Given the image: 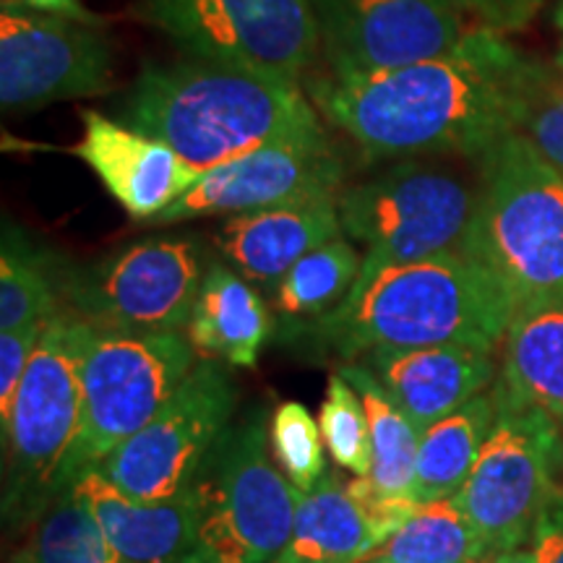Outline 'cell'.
Listing matches in <instances>:
<instances>
[{"label":"cell","mask_w":563,"mask_h":563,"mask_svg":"<svg viewBox=\"0 0 563 563\" xmlns=\"http://www.w3.org/2000/svg\"><path fill=\"white\" fill-rule=\"evenodd\" d=\"M481 165L460 251L501 282L517 311L563 302V175L525 133L506 136Z\"/></svg>","instance_id":"277c9868"},{"label":"cell","mask_w":563,"mask_h":563,"mask_svg":"<svg viewBox=\"0 0 563 563\" xmlns=\"http://www.w3.org/2000/svg\"><path fill=\"white\" fill-rule=\"evenodd\" d=\"M553 26L555 32H559V51H555L553 63L563 70V0H559V5H555L553 11Z\"/></svg>","instance_id":"8d00e7d4"},{"label":"cell","mask_w":563,"mask_h":563,"mask_svg":"<svg viewBox=\"0 0 563 563\" xmlns=\"http://www.w3.org/2000/svg\"><path fill=\"white\" fill-rule=\"evenodd\" d=\"M519 133L563 175V70L534 58Z\"/></svg>","instance_id":"4dcf8cb0"},{"label":"cell","mask_w":563,"mask_h":563,"mask_svg":"<svg viewBox=\"0 0 563 563\" xmlns=\"http://www.w3.org/2000/svg\"><path fill=\"white\" fill-rule=\"evenodd\" d=\"M81 418V321L58 311L45 323L3 431L5 522H37L55 496L68 488L66 470Z\"/></svg>","instance_id":"8992f818"},{"label":"cell","mask_w":563,"mask_h":563,"mask_svg":"<svg viewBox=\"0 0 563 563\" xmlns=\"http://www.w3.org/2000/svg\"><path fill=\"white\" fill-rule=\"evenodd\" d=\"M207 266L196 238H146L84 269H63V311L110 332H186Z\"/></svg>","instance_id":"9c48e42d"},{"label":"cell","mask_w":563,"mask_h":563,"mask_svg":"<svg viewBox=\"0 0 563 563\" xmlns=\"http://www.w3.org/2000/svg\"><path fill=\"white\" fill-rule=\"evenodd\" d=\"M485 563H490V561H485Z\"/></svg>","instance_id":"f35d334b"},{"label":"cell","mask_w":563,"mask_h":563,"mask_svg":"<svg viewBox=\"0 0 563 563\" xmlns=\"http://www.w3.org/2000/svg\"><path fill=\"white\" fill-rule=\"evenodd\" d=\"M344 162L329 133L282 139L203 173L196 186L150 224H178L201 217H235L298 201L336 199Z\"/></svg>","instance_id":"9a60e30c"},{"label":"cell","mask_w":563,"mask_h":563,"mask_svg":"<svg viewBox=\"0 0 563 563\" xmlns=\"http://www.w3.org/2000/svg\"><path fill=\"white\" fill-rule=\"evenodd\" d=\"M63 311V269L5 222L0 251V332L47 321Z\"/></svg>","instance_id":"484cf974"},{"label":"cell","mask_w":563,"mask_h":563,"mask_svg":"<svg viewBox=\"0 0 563 563\" xmlns=\"http://www.w3.org/2000/svg\"><path fill=\"white\" fill-rule=\"evenodd\" d=\"M11 563H123L74 488L55 496Z\"/></svg>","instance_id":"83f0119b"},{"label":"cell","mask_w":563,"mask_h":563,"mask_svg":"<svg viewBox=\"0 0 563 563\" xmlns=\"http://www.w3.org/2000/svg\"><path fill=\"white\" fill-rule=\"evenodd\" d=\"M493 397L496 422L454 498L485 548L498 555L532 538L540 514L559 496L555 473L563 464V431L545 412L514 402L498 386H493Z\"/></svg>","instance_id":"30bf717a"},{"label":"cell","mask_w":563,"mask_h":563,"mask_svg":"<svg viewBox=\"0 0 563 563\" xmlns=\"http://www.w3.org/2000/svg\"><path fill=\"white\" fill-rule=\"evenodd\" d=\"M490 355L493 352L460 344H439L373 350L361 357V363L422 433L488 389L496 376Z\"/></svg>","instance_id":"e0dca14e"},{"label":"cell","mask_w":563,"mask_h":563,"mask_svg":"<svg viewBox=\"0 0 563 563\" xmlns=\"http://www.w3.org/2000/svg\"><path fill=\"white\" fill-rule=\"evenodd\" d=\"M545 0H460L475 24L488 26L498 34L522 32L532 24Z\"/></svg>","instance_id":"d6a6232c"},{"label":"cell","mask_w":563,"mask_h":563,"mask_svg":"<svg viewBox=\"0 0 563 563\" xmlns=\"http://www.w3.org/2000/svg\"><path fill=\"white\" fill-rule=\"evenodd\" d=\"M47 321L30 323V327L0 332V428H9L11 410L16 402L19 386L24 382V373L30 368L40 336L45 332Z\"/></svg>","instance_id":"1f68e13d"},{"label":"cell","mask_w":563,"mask_h":563,"mask_svg":"<svg viewBox=\"0 0 563 563\" xmlns=\"http://www.w3.org/2000/svg\"><path fill=\"white\" fill-rule=\"evenodd\" d=\"M336 371L355 386V391L363 399L365 415H368L373 446L368 481L386 496H410L420 431L361 361L344 363Z\"/></svg>","instance_id":"d4e9b609"},{"label":"cell","mask_w":563,"mask_h":563,"mask_svg":"<svg viewBox=\"0 0 563 563\" xmlns=\"http://www.w3.org/2000/svg\"><path fill=\"white\" fill-rule=\"evenodd\" d=\"M24 5H30L34 11L42 13H53V16H66V19H76L84 21V24H104V19L91 13L81 0H21Z\"/></svg>","instance_id":"e575fe53"},{"label":"cell","mask_w":563,"mask_h":563,"mask_svg":"<svg viewBox=\"0 0 563 563\" xmlns=\"http://www.w3.org/2000/svg\"><path fill=\"white\" fill-rule=\"evenodd\" d=\"M371 559L391 563H485L493 553L456 498H441L420 504L410 522L391 534Z\"/></svg>","instance_id":"4316f807"},{"label":"cell","mask_w":563,"mask_h":563,"mask_svg":"<svg viewBox=\"0 0 563 563\" xmlns=\"http://www.w3.org/2000/svg\"><path fill=\"white\" fill-rule=\"evenodd\" d=\"M81 496L123 563H186L194 532L191 490L167 501L144 504L125 496L100 470L70 483Z\"/></svg>","instance_id":"d6986e66"},{"label":"cell","mask_w":563,"mask_h":563,"mask_svg":"<svg viewBox=\"0 0 563 563\" xmlns=\"http://www.w3.org/2000/svg\"><path fill=\"white\" fill-rule=\"evenodd\" d=\"M264 412L230 422L194 483L186 563H269L292 538L295 488L269 449Z\"/></svg>","instance_id":"5b68a950"},{"label":"cell","mask_w":563,"mask_h":563,"mask_svg":"<svg viewBox=\"0 0 563 563\" xmlns=\"http://www.w3.org/2000/svg\"><path fill=\"white\" fill-rule=\"evenodd\" d=\"M327 74L363 76L454 51L475 30L460 0H311Z\"/></svg>","instance_id":"5bb4252c"},{"label":"cell","mask_w":563,"mask_h":563,"mask_svg":"<svg viewBox=\"0 0 563 563\" xmlns=\"http://www.w3.org/2000/svg\"><path fill=\"white\" fill-rule=\"evenodd\" d=\"M382 545L347 485L327 475L311 493L295 490L292 538L277 563H363Z\"/></svg>","instance_id":"7402d4cb"},{"label":"cell","mask_w":563,"mask_h":563,"mask_svg":"<svg viewBox=\"0 0 563 563\" xmlns=\"http://www.w3.org/2000/svg\"><path fill=\"white\" fill-rule=\"evenodd\" d=\"M79 118L84 131L70 152L100 178L131 220L154 222L201 178L170 144L150 133L95 108H84Z\"/></svg>","instance_id":"2e32d148"},{"label":"cell","mask_w":563,"mask_h":563,"mask_svg":"<svg viewBox=\"0 0 563 563\" xmlns=\"http://www.w3.org/2000/svg\"><path fill=\"white\" fill-rule=\"evenodd\" d=\"M336 199L228 217L214 238L217 249L253 285L274 287L306 253L344 235Z\"/></svg>","instance_id":"ac0fdd59"},{"label":"cell","mask_w":563,"mask_h":563,"mask_svg":"<svg viewBox=\"0 0 563 563\" xmlns=\"http://www.w3.org/2000/svg\"><path fill=\"white\" fill-rule=\"evenodd\" d=\"M490 563H538V555H534V551L517 548V551H506V553L493 555Z\"/></svg>","instance_id":"d590c367"},{"label":"cell","mask_w":563,"mask_h":563,"mask_svg":"<svg viewBox=\"0 0 563 563\" xmlns=\"http://www.w3.org/2000/svg\"><path fill=\"white\" fill-rule=\"evenodd\" d=\"M496 422V397L477 394L467 405L420 433L410 496L418 504L454 498L473 473Z\"/></svg>","instance_id":"603a6c76"},{"label":"cell","mask_w":563,"mask_h":563,"mask_svg":"<svg viewBox=\"0 0 563 563\" xmlns=\"http://www.w3.org/2000/svg\"><path fill=\"white\" fill-rule=\"evenodd\" d=\"M186 334L201 357L253 368L272 336V311L253 282L209 262Z\"/></svg>","instance_id":"ffe728a7"},{"label":"cell","mask_w":563,"mask_h":563,"mask_svg":"<svg viewBox=\"0 0 563 563\" xmlns=\"http://www.w3.org/2000/svg\"><path fill=\"white\" fill-rule=\"evenodd\" d=\"M136 19L186 58L306 81L321 40L311 0H136Z\"/></svg>","instance_id":"8fae6325"},{"label":"cell","mask_w":563,"mask_h":563,"mask_svg":"<svg viewBox=\"0 0 563 563\" xmlns=\"http://www.w3.org/2000/svg\"><path fill=\"white\" fill-rule=\"evenodd\" d=\"M361 266L363 256L344 235L319 245L272 287L274 311L292 329L319 321L342 306L361 277Z\"/></svg>","instance_id":"cb8c5ba5"},{"label":"cell","mask_w":563,"mask_h":563,"mask_svg":"<svg viewBox=\"0 0 563 563\" xmlns=\"http://www.w3.org/2000/svg\"><path fill=\"white\" fill-rule=\"evenodd\" d=\"M363 563H391V561H376V559H368V561H363Z\"/></svg>","instance_id":"74e56055"},{"label":"cell","mask_w":563,"mask_h":563,"mask_svg":"<svg viewBox=\"0 0 563 563\" xmlns=\"http://www.w3.org/2000/svg\"><path fill=\"white\" fill-rule=\"evenodd\" d=\"M514 313L517 302L483 264L446 251L355 282L340 308L295 332L344 363L373 350L439 344L493 352L504 344Z\"/></svg>","instance_id":"3957f363"},{"label":"cell","mask_w":563,"mask_h":563,"mask_svg":"<svg viewBox=\"0 0 563 563\" xmlns=\"http://www.w3.org/2000/svg\"><path fill=\"white\" fill-rule=\"evenodd\" d=\"M272 454L295 490L311 493L327 477L321 426L300 402H282L269 426Z\"/></svg>","instance_id":"f546056e"},{"label":"cell","mask_w":563,"mask_h":563,"mask_svg":"<svg viewBox=\"0 0 563 563\" xmlns=\"http://www.w3.org/2000/svg\"><path fill=\"white\" fill-rule=\"evenodd\" d=\"M501 347L498 389L545 412L563 431V302L514 313Z\"/></svg>","instance_id":"44dd1931"},{"label":"cell","mask_w":563,"mask_h":563,"mask_svg":"<svg viewBox=\"0 0 563 563\" xmlns=\"http://www.w3.org/2000/svg\"><path fill=\"white\" fill-rule=\"evenodd\" d=\"M532 551L538 563H563V496L553 498L532 530Z\"/></svg>","instance_id":"836d02e7"},{"label":"cell","mask_w":563,"mask_h":563,"mask_svg":"<svg viewBox=\"0 0 563 563\" xmlns=\"http://www.w3.org/2000/svg\"><path fill=\"white\" fill-rule=\"evenodd\" d=\"M319 426L327 452L342 470L352 475L368 477L373 467L371 426L361 394L355 391L340 371L329 376L327 397L321 402Z\"/></svg>","instance_id":"f1b7e54d"},{"label":"cell","mask_w":563,"mask_h":563,"mask_svg":"<svg viewBox=\"0 0 563 563\" xmlns=\"http://www.w3.org/2000/svg\"><path fill=\"white\" fill-rule=\"evenodd\" d=\"M118 121L170 144L201 175L282 139L323 133L298 81L230 63H144Z\"/></svg>","instance_id":"7a4b0ae2"},{"label":"cell","mask_w":563,"mask_h":563,"mask_svg":"<svg viewBox=\"0 0 563 563\" xmlns=\"http://www.w3.org/2000/svg\"><path fill=\"white\" fill-rule=\"evenodd\" d=\"M196 357L199 352L186 332L125 334L81 321L84 418L66 483L100 467L157 418L199 363Z\"/></svg>","instance_id":"52a82bcc"},{"label":"cell","mask_w":563,"mask_h":563,"mask_svg":"<svg viewBox=\"0 0 563 563\" xmlns=\"http://www.w3.org/2000/svg\"><path fill=\"white\" fill-rule=\"evenodd\" d=\"M477 196L481 188L456 173L415 159L344 186L336 199L342 232L365 245L357 282L386 266L460 251L475 217Z\"/></svg>","instance_id":"ba28073f"},{"label":"cell","mask_w":563,"mask_h":563,"mask_svg":"<svg viewBox=\"0 0 563 563\" xmlns=\"http://www.w3.org/2000/svg\"><path fill=\"white\" fill-rule=\"evenodd\" d=\"M112 63L115 51L100 24L34 11L21 0H3L0 102L5 110H37L108 95Z\"/></svg>","instance_id":"4fadbf2b"},{"label":"cell","mask_w":563,"mask_h":563,"mask_svg":"<svg viewBox=\"0 0 563 563\" xmlns=\"http://www.w3.org/2000/svg\"><path fill=\"white\" fill-rule=\"evenodd\" d=\"M235 402V382L222 361L201 357L157 418L97 470L136 501L157 504L180 496L228 431Z\"/></svg>","instance_id":"7c38bea8"},{"label":"cell","mask_w":563,"mask_h":563,"mask_svg":"<svg viewBox=\"0 0 563 563\" xmlns=\"http://www.w3.org/2000/svg\"><path fill=\"white\" fill-rule=\"evenodd\" d=\"M534 58L488 26L439 58L363 76L319 74L306 91L368 159L460 154L483 159L525 115Z\"/></svg>","instance_id":"6da1fadb"}]
</instances>
